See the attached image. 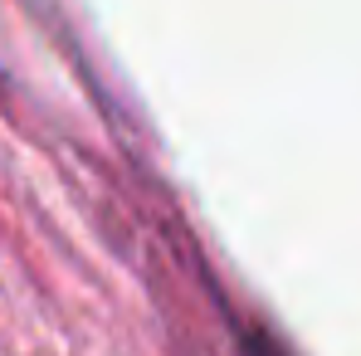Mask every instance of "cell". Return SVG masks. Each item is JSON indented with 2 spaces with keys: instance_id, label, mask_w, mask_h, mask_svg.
<instances>
[{
  "instance_id": "1",
  "label": "cell",
  "mask_w": 361,
  "mask_h": 356,
  "mask_svg": "<svg viewBox=\"0 0 361 356\" xmlns=\"http://www.w3.org/2000/svg\"><path fill=\"white\" fill-rule=\"evenodd\" d=\"M254 356H283L274 342H264V337H254Z\"/></svg>"
}]
</instances>
